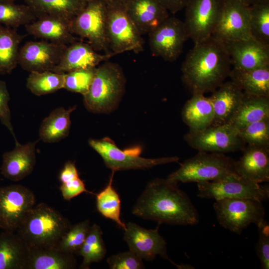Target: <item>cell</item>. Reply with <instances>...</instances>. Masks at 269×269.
Here are the masks:
<instances>
[{"label": "cell", "mask_w": 269, "mask_h": 269, "mask_svg": "<svg viewBox=\"0 0 269 269\" xmlns=\"http://www.w3.org/2000/svg\"><path fill=\"white\" fill-rule=\"evenodd\" d=\"M132 213L141 218L176 225L199 221L196 208L177 183L166 179L151 180L138 197Z\"/></svg>", "instance_id": "cell-1"}, {"label": "cell", "mask_w": 269, "mask_h": 269, "mask_svg": "<svg viewBox=\"0 0 269 269\" xmlns=\"http://www.w3.org/2000/svg\"><path fill=\"white\" fill-rule=\"evenodd\" d=\"M182 65V80L192 94L212 92L229 77L231 63L223 43L212 36L198 43Z\"/></svg>", "instance_id": "cell-2"}, {"label": "cell", "mask_w": 269, "mask_h": 269, "mask_svg": "<svg viewBox=\"0 0 269 269\" xmlns=\"http://www.w3.org/2000/svg\"><path fill=\"white\" fill-rule=\"evenodd\" d=\"M71 226L58 211L41 203L30 210L16 232L29 249L55 247Z\"/></svg>", "instance_id": "cell-3"}, {"label": "cell", "mask_w": 269, "mask_h": 269, "mask_svg": "<svg viewBox=\"0 0 269 269\" xmlns=\"http://www.w3.org/2000/svg\"><path fill=\"white\" fill-rule=\"evenodd\" d=\"M126 79L117 63L107 61L97 67L88 92L83 95L85 108L96 114L109 113L118 106L125 91Z\"/></svg>", "instance_id": "cell-4"}, {"label": "cell", "mask_w": 269, "mask_h": 269, "mask_svg": "<svg viewBox=\"0 0 269 269\" xmlns=\"http://www.w3.org/2000/svg\"><path fill=\"white\" fill-rule=\"evenodd\" d=\"M235 163L224 153L199 151L180 164L167 179L176 183L216 181L236 173Z\"/></svg>", "instance_id": "cell-5"}, {"label": "cell", "mask_w": 269, "mask_h": 269, "mask_svg": "<svg viewBox=\"0 0 269 269\" xmlns=\"http://www.w3.org/2000/svg\"><path fill=\"white\" fill-rule=\"evenodd\" d=\"M107 35L112 54L142 51L144 40L129 16L125 4L109 0L107 2Z\"/></svg>", "instance_id": "cell-6"}, {"label": "cell", "mask_w": 269, "mask_h": 269, "mask_svg": "<svg viewBox=\"0 0 269 269\" xmlns=\"http://www.w3.org/2000/svg\"><path fill=\"white\" fill-rule=\"evenodd\" d=\"M107 14L106 1L89 0L85 8L71 21L70 27L74 35L87 39L96 51H103L106 54H112L107 39Z\"/></svg>", "instance_id": "cell-7"}, {"label": "cell", "mask_w": 269, "mask_h": 269, "mask_svg": "<svg viewBox=\"0 0 269 269\" xmlns=\"http://www.w3.org/2000/svg\"><path fill=\"white\" fill-rule=\"evenodd\" d=\"M197 196L215 200L223 199L248 198L263 201L269 197V186L247 179L232 173L213 181L197 183Z\"/></svg>", "instance_id": "cell-8"}, {"label": "cell", "mask_w": 269, "mask_h": 269, "mask_svg": "<svg viewBox=\"0 0 269 269\" xmlns=\"http://www.w3.org/2000/svg\"><path fill=\"white\" fill-rule=\"evenodd\" d=\"M214 208L220 224L238 234L250 224L257 225L264 220L262 202L248 198L223 199L216 200Z\"/></svg>", "instance_id": "cell-9"}, {"label": "cell", "mask_w": 269, "mask_h": 269, "mask_svg": "<svg viewBox=\"0 0 269 269\" xmlns=\"http://www.w3.org/2000/svg\"><path fill=\"white\" fill-rule=\"evenodd\" d=\"M184 139L199 151L224 153L243 150L246 143L239 131L230 124L211 126L200 130H189Z\"/></svg>", "instance_id": "cell-10"}, {"label": "cell", "mask_w": 269, "mask_h": 269, "mask_svg": "<svg viewBox=\"0 0 269 269\" xmlns=\"http://www.w3.org/2000/svg\"><path fill=\"white\" fill-rule=\"evenodd\" d=\"M90 146L102 158L106 166L112 171L128 169H148L153 166L171 162H178L177 156L157 158L142 157L134 150H123L116 145L111 138L90 139Z\"/></svg>", "instance_id": "cell-11"}, {"label": "cell", "mask_w": 269, "mask_h": 269, "mask_svg": "<svg viewBox=\"0 0 269 269\" xmlns=\"http://www.w3.org/2000/svg\"><path fill=\"white\" fill-rule=\"evenodd\" d=\"M35 204L34 193L25 186L12 184L0 187V228L16 232Z\"/></svg>", "instance_id": "cell-12"}, {"label": "cell", "mask_w": 269, "mask_h": 269, "mask_svg": "<svg viewBox=\"0 0 269 269\" xmlns=\"http://www.w3.org/2000/svg\"><path fill=\"white\" fill-rule=\"evenodd\" d=\"M224 0H189L185 7L184 22L189 38L194 43L212 35L223 7Z\"/></svg>", "instance_id": "cell-13"}, {"label": "cell", "mask_w": 269, "mask_h": 269, "mask_svg": "<svg viewBox=\"0 0 269 269\" xmlns=\"http://www.w3.org/2000/svg\"><path fill=\"white\" fill-rule=\"evenodd\" d=\"M148 34L152 55L169 62L179 57L189 38L184 22L175 17L169 16Z\"/></svg>", "instance_id": "cell-14"}, {"label": "cell", "mask_w": 269, "mask_h": 269, "mask_svg": "<svg viewBox=\"0 0 269 269\" xmlns=\"http://www.w3.org/2000/svg\"><path fill=\"white\" fill-rule=\"evenodd\" d=\"M249 6L239 0H224L212 36L222 42L250 38Z\"/></svg>", "instance_id": "cell-15"}, {"label": "cell", "mask_w": 269, "mask_h": 269, "mask_svg": "<svg viewBox=\"0 0 269 269\" xmlns=\"http://www.w3.org/2000/svg\"><path fill=\"white\" fill-rule=\"evenodd\" d=\"M68 45L43 40L28 41L19 48L18 64L27 71H53Z\"/></svg>", "instance_id": "cell-16"}, {"label": "cell", "mask_w": 269, "mask_h": 269, "mask_svg": "<svg viewBox=\"0 0 269 269\" xmlns=\"http://www.w3.org/2000/svg\"><path fill=\"white\" fill-rule=\"evenodd\" d=\"M158 228L159 226L155 229L147 230L128 222L124 230V239L130 250L142 260L152 261L157 255L168 259L166 243L159 233Z\"/></svg>", "instance_id": "cell-17"}, {"label": "cell", "mask_w": 269, "mask_h": 269, "mask_svg": "<svg viewBox=\"0 0 269 269\" xmlns=\"http://www.w3.org/2000/svg\"><path fill=\"white\" fill-rule=\"evenodd\" d=\"M222 43L233 68L249 70L269 66V46L251 37Z\"/></svg>", "instance_id": "cell-18"}, {"label": "cell", "mask_w": 269, "mask_h": 269, "mask_svg": "<svg viewBox=\"0 0 269 269\" xmlns=\"http://www.w3.org/2000/svg\"><path fill=\"white\" fill-rule=\"evenodd\" d=\"M38 140L24 144L18 142L11 151L2 155L1 173L6 179L16 182L32 172L36 163V144Z\"/></svg>", "instance_id": "cell-19"}, {"label": "cell", "mask_w": 269, "mask_h": 269, "mask_svg": "<svg viewBox=\"0 0 269 269\" xmlns=\"http://www.w3.org/2000/svg\"><path fill=\"white\" fill-rule=\"evenodd\" d=\"M112 56L111 54L98 53L88 43L76 41L67 46L53 72L65 74L76 70L96 67Z\"/></svg>", "instance_id": "cell-20"}, {"label": "cell", "mask_w": 269, "mask_h": 269, "mask_svg": "<svg viewBox=\"0 0 269 269\" xmlns=\"http://www.w3.org/2000/svg\"><path fill=\"white\" fill-rule=\"evenodd\" d=\"M243 154L235 161L236 172L253 182L261 183L269 181V148L247 144Z\"/></svg>", "instance_id": "cell-21"}, {"label": "cell", "mask_w": 269, "mask_h": 269, "mask_svg": "<svg viewBox=\"0 0 269 269\" xmlns=\"http://www.w3.org/2000/svg\"><path fill=\"white\" fill-rule=\"evenodd\" d=\"M125 5L142 35L149 33L169 16L168 11L156 0H128Z\"/></svg>", "instance_id": "cell-22"}, {"label": "cell", "mask_w": 269, "mask_h": 269, "mask_svg": "<svg viewBox=\"0 0 269 269\" xmlns=\"http://www.w3.org/2000/svg\"><path fill=\"white\" fill-rule=\"evenodd\" d=\"M244 96L243 91L232 81L223 82L212 92L214 118L211 126L229 124L239 109Z\"/></svg>", "instance_id": "cell-23"}, {"label": "cell", "mask_w": 269, "mask_h": 269, "mask_svg": "<svg viewBox=\"0 0 269 269\" xmlns=\"http://www.w3.org/2000/svg\"><path fill=\"white\" fill-rule=\"evenodd\" d=\"M70 21L52 16L37 18L24 25L27 32L34 37L50 42L69 45L77 39L72 33Z\"/></svg>", "instance_id": "cell-24"}, {"label": "cell", "mask_w": 269, "mask_h": 269, "mask_svg": "<svg viewBox=\"0 0 269 269\" xmlns=\"http://www.w3.org/2000/svg\"><path fill=\"white\" fill-rule=\"evenodd\" d=\"M74 254L56 246L29 249L24 269H72L76 267Z\"/></svg>", "instance_id": "cell-25"}, {"label": "cell", "mask_w": 269, "mask_h": 269, "mask_svg": "<svg viewBox=\"0 0 269 269\" xmlns=\"http://www.w3.org/2000/svg\"><path fill=\"white\" fill-rule=\"evenodd\" d=\"M37 18L52 16L71 21L86 6L87 0H23Z\"/></svg>", "instance_id": "cell-26"}, {"label": "cell", "mask_w": 269, "mask_h": 269, "mask_svg": "<svg viewBox=\"0 0 269 269\" xmlns=\"http://www.w3.org/2000/svg\"><path fill=\"white\" fill-rule=\"evenodd\" d=\"M29 248L16 232L0 234V269H24Z\"/></svg>", "instance_id": "cell-27"}, {"label": "cell", "mask_w": 269, "mask_h": 269, "mask_svg": "<svg viewBox=\"0 0 269 269\" xmlns=\"http://www.w3.org/2000/svg\"><path fill=\"white\" fill-rule=\"evenodd\" d=\"M182 118L190 130H200L211 126L214 112L209 97L202 94H192L183 108Z\"/></svg>", "instance_id": "cell-28"}, {"label": "cell", "mask_w": 269, "mask_h": 269, "mask_svg": "<svg viewBox=\"0 0 269 269\" xmlns=\"http://www.w3.org/2000/svg\"><path fill=\"white\" fill-rule=\"evenodd\" d=\"M269 118V97L244 93L241 105L229 124L238 130Z\"/></svg>", "instance_id": "cell-29"}, {"label": "cell", "mask_w": 269, "mask_h": 269, "mask_svg": "<svg viewBox=\"0 0 269 269\" xmlns=\"http://www.w3.org/2000/svg\"><path fill=\"white\" fill-rule=\"evenodd\" d=\"M229 77L245 93L269 97V66L249 70L233 68Z\"/></svg>", "instance_id": "cell-30"}, {"label": "cell", "mask_w": 269, "mask_h": 269, "mask_svg": "<svg viewBox=\"0 0 269 269\" xmlns=\"http://www.w3.org/2000/svg\"><path fill=\"white\" fill-rule=\"evenodd\" d=\"M75 109V107L68 109L60 107L52 111L41 124L39 130L40 139L53 143L67 137L71 126L70 115Z\"/></svg>", "instance_id": "cell-31"}, {"label": "cell", "mask_w": 269, "mask_h": 269, "mask_svg": "<svg viewBox=\"0 0 269 269\" xmlns=\"http://www.w3.org/2000/svg\"><path fill=\"white\" fill-rule=\"evenodd\" d=\"M23 38L14 28L0 25V73H10L16 67Z\"/></svg>", "instance_id": "cell-32"}, {"label": "cell", "mask_w": 269, "mask_h": 269, "mask_svg": "<svg viewBox=\"0 0 269 269\" xmlns=\"http://www.w3.org/2000/svg\"><path fill=\"white\" fill-rule=\"evenodd\" d=\"M249 7L251 37L269 46V0H261Z\"/></svg>", "instance_id": "cell-33"}, {"label": "cell", "mask_w": 269, "mask_h": 269, "mask_svg": "<svg viewBox=\"0 0 269 269\" xmlns=\"http://www.w3.org/2000/svg\"><path fill=\"white\" fill-rule=\"evenodd\" d=\"M102 235L99 225L94 224L90 226L84 243L76 254L83 258L81 269H89L92 263L99 262L105 257L107 250Z\"/></svg>", "instance_id": "cell-34"}, {"label": "cell", "mask_w": 269, "mask_h": 269, "mask_svg": "<svg viewBox=\"0 0 269 269\" xmlns=\"http://www.w3.org/2000/svg\"><path fill=\"white\" fill-rule=\"evenodd\" d=\"M114 173L115 172L112 171L108 184L96 195V207L102 216L115 222L124 230L126 224L120 218L121 200L119 195L113 186Z\"/></svg>", "instance_id": "cell-35"}, {"label": "cell", "mask_w": 269, "mask_h": 269, "mask_svg": "<svg viewBox=\"0 0 269 269\" xmlns=\"http://www.w3.org/2000/svg\"><path fill=\"white\" fill-rule=\"evenodd\" d=\"M64 74L50 71L31 72L27 78L26 87L34 95L53 93L64 88Z\"/></svg>", "instance_id": "cell-36"}, {"label": "cell", "mask_w": 269, "mask_h": 269, "mask_svg": "<svg viewBox=\"0 0 269 269\" xmlns=\"http://www.w3.org/2000/svg\"><path fill=\"white\" fill-rule=\"evenodd\" d=\"M36 19V16L26 4L0 1V24L13 28L25 25Z\"/></svg>", "instance_id": "cell-37"}, {"label": "cell", "mask_w": 269, "mask_h": 269, "mask_svg": "<svg viewBox=\"0 0 269 269\" xmlns=\"http://www.w3.org/2000/svg\"><path fill=\"white\" fill-rule=\"evenodd\" d=\"M90 227L89 220L71 226L62 237L56 247L65 252L76 254L84 243Z\"/></svg>", "instance_id": "cell-38"}, {"label": "cell", "mask_w": 269, "mask_h": 269, "mask_svg": "<svg viewBox=\"0 0 269 269\" xmlns=\"http://www.w3.org/2000/svg\"><path fill=\"white\" fill-rule=\"evenodd\" d=\"M238 131L246 144L269 148V118L248 125Z\"/></svg>", "instance_id": "cell-39"}, {"label": "cell", "mask_w": 269, "mask_h": 269, "mask_svg": "<svg viewBox=\"0 0 269 269\" xmlns=\"http://www.w3.org/2000/svg\"><path fill=\"white\" fill-rule=\"evenodd\" d=\"M96 67L81 69L64 74V89L75 93L86 94L95 76Z\"/></svg>", "instance_id": "cell-40"}, {"label": "cell", "mask_w": 269, "mask_h": 269, "mask_svg": "<svg viewBox=\"0 0 269 269\" xmlns=\"http://www.w3.org/2000/svg\"><path fill=\"white\" fill-rule=\"evenodd\" d=\"M107 262L111 269H141L144 266L142 259L131 251L110 256Z\"/></svg>", "instance_id": "cell-41"}, {"label": "cell", "mask_w": 269, "mask_h": 269, "mask_svg": "<svg viewBox=\"0 0 269 269\" xmlns=\"http://www.w3.org/2000/svg\"><path fill=\"white\" fill-rule=\"evenodd\" d=\"M259 230V240L256 251L262 269H269V225L265 220L257 225Z\"/></svg>", "instance_id": "cell-42"}, {"label": "cell", "mask_w": 269, "mask_h": 269, "mask_svg": "<svg viewBox=\"0 0 269 269\" xmlns=\"http://www.w3.org/2000/svg\"><path fill=\"white\" fill-rule=\"evenodd\" d=\"M9 99V94L6 83L0 80V121L11 134L16 144L18 141L16 138L11 122L10 112L8 105Z\"/></svg>", "instance_id": "cell-43"}, {"label": "cell", "mask_w": 269, "mask_h": 269, "mask_svg": "<svg viewBox=\"0 0 269 269\" xmlns=\"http://www.w3.org/2000/svg\"><path fill=\"white\" fill-rule=\"evenodd\" d=\"M60 190L63 198L66 200H70L84 192L93 194L87 190L84 183L79 177L62 183Z\"/></svg>", "instance_id": "cell-44"}, {"label": "cell", "mask_w": 269, "mask_h": 269, "mask_svg": "<svg viewBox=\"0 0 269 269\" xmlns=\"http://www.w3.org/2000/svg\"><path fill=\"white\" fill-rule=\"evenodd\" d=\"M79 177L78 170L74 162L67 161L61 171L59 179L61 183Z\"/></svg>", "instance_id": "cell-45"}, {"label": "cell", "mask_w": 269, "mask_h": 269, "mask_svg": "<svg viewBox=\"0 0 269 269\" xmlns=\"http://www.w3.org/2000/svg\"><path fill=\"white\" fill-rule=\"evenodd\" d=\"M168 11L175 13L185 8L189 0H156Z\"/></svg>", "instance_id": "cell-46"}, {"label": "cell", "mask_w": 269, "mask_h": 269, "mask_svg": "<svg viewBox=\"0 0 269 269\" xmlns=\"http://www.w3.org/2000/svg\"><path fill=\"white\" fill-rule=\"evenodd\" d=\"M239 0L248 5H250L261 0Z\"/></svg>", "instance_id": "cell-47"}, {"label": "cell", "mask_w": 269, "mask_h": 269, "mask_svg": "<svg viewBox=\"0 0 269 269\" xmlns=\"http://www.w3.org/2000/svg\"><path fill=\"white\" fill-rule=\"evenodd\" d=\"M117 1H118L119 2H121L122 3H126V2L128 0H116Z\"/></svg>", "instance_id": "cell-48"}, {"label": "cell", "mask_w": 269, "mask_h": 269, "mask_svg": "<svg viewBox=\"0 0 269 269\" xmlns=\"http://www.w3.org/2000/svg\"><path fill=\"white\" fill-rule=\"evenodd\" d=\"M16 0H0V1H10V2H14Z\"/></svg>", "instance_id": "cell-49"}, {"label": "cell", "mask_w": 269, "mask_h": 269, "mask_svg": "<svg viewBox=\"0 0 269 269\" xmlns=\"http://www.w3.org/2000/svg\"><path fill=\"white\" fill-rule=\"evenodd\" d=\"M87 0L88 1V0ZM105 0V1H106L107 2V1H109V0Z\"/></svg>", "instance_id": "cell-50"}]
</instances>
